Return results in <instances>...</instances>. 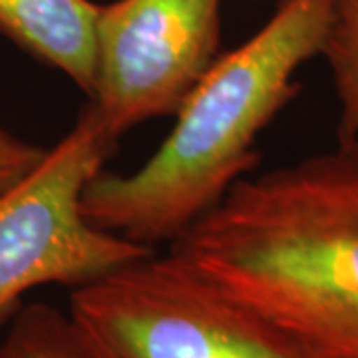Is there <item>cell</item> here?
<instances>
[{"instance_id": "1", "label": "cell", "mask_w": 358, "mask_h": 358, "mask_svg": "<svg viewBox=\"0 0 358 358\" xmlns=\"http://www.w3.org/2000/svg\"><path fill=\"white\" fill-rule=\"evenodd\" d=\"M169 251L313 358H358V143L245 176Z\"/></svg>"}, {"instance_id": "8", "label": "cell", "mask_w": 358, "mask_h": 358, "mask_svg": "<svg viewBox=\"0 0 358 358\" xmlns=\"http://www.w3.org/2000/svg\"><path fill=\"white\" fill-rule=\"evenodd\" d=\"M320 56L338 98L341 138L358 143V0H336Z\"/></svg>"}, {"instance_id": "2", "label": "cell", "mask_w": 358, "mask_h": 358, "mask_svg": "<svg viewBox=\"0 0 358 358\" xmlns=\"http://www.w3.org/2000/svg\"><path fill=\"white\" fill-rule=\"evenodd\" d=\"M334 4L279 0L259 32L219 54L138 171L102 169L90 179L82 195L86 217L150 249L179 239L255 169L257 138L296 98V74L320 56Z\"/></svg>"}, {"instance_id": "3", "label": "cell", "mask_w": 358, "mask_h": 358, "mask_svg": "<svg viewBox=\"0 0 358 358\" xmlns=\"http://www.w3.org/2000/svg\"><path fill=\"white\" fill-rule=\"evenodd\" d=\"M68 315L92 358H313L171 251L72 289Z\"/></svg>"}, {"instance_id": "6", "label": "cell", "mask_w": 358, "mask_h": 358, "mask_svg": "<svg viewBox=\"0 0 358 358\" xmlns=\"http://www.w3.org/2000/svg\"><path fill=\"white\" fill-rule=\"evenodd\" d=\"M98 14L100 6L90 0H0V34L92 98Z\"/></svg>"}, {"instance_id": "7", "label": "cell", "mask_w": 358, "mask_h": 358, "mask_svg": "<svg viewBox=\"0 0 358 358\" xmlns=\"http://www.w3.org/2000/svg\"><path fill=\"white\" fill-rule=\"evenodd\" d=\"M0 358H92L70 315L48 303L22 305L8 320Z\"/></svg>"}, {"instance_id": "5", "label": "cell", "mask_w": 358, "mask_h": 358, "mask_svg": "<svg viewBox=\"0 0 358 358\" xmlns=\"http://www.w3.org/2000/svg\"><path fill=\"white\" fill-rule=\"evenodd\" d=\"M221 0H114L100 6L90 98L115 140L176 115L219 58Z\"/></svg>"}, {"instance_id": "4", "label": "cell", "mask_w": 358, "mask_h": 358, "mask_svg": "<svg viewBox=\"0 0 358 358\" xmlns=\"http://www.w3.org/2000/svg\"><path fill=\"white\" fill-rule=\"evenodd\" d=\"M94 106L38 166L0 192V329L44 285L82 287L154 249L96 227L82 195L115 150Z\"/></svg>"}, {"instance_id": "9", "label": "cell", "mask_w": 358, "mask_h": 358, "mask_svg": "<svg viewBox=\"0 0 358 358\" xmlns=\"http://www.w3.org/2000/svg\"><path fill=\"white\" fill-rule=\"evenodd\" d=\"M48 148L20 140L0 128V192L10 187L42 162Z\"/></svg>"}]
</instances>
